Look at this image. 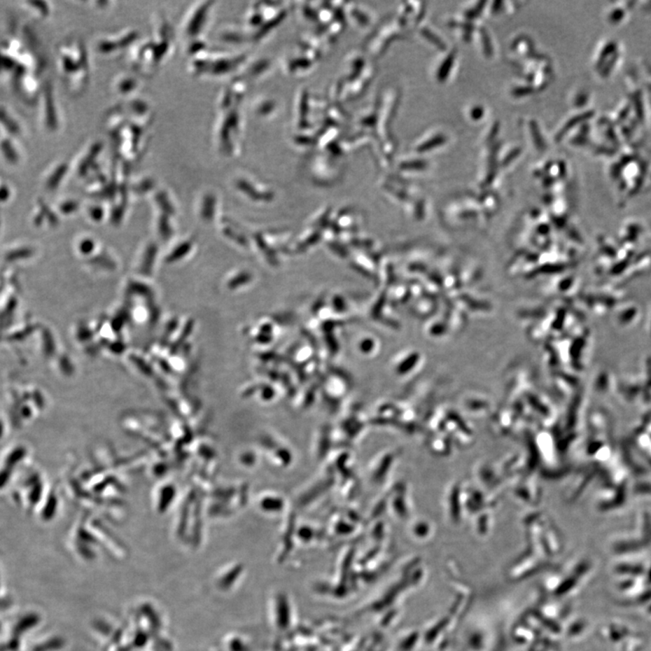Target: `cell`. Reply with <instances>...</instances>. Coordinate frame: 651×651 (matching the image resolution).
Returning a JSON list of instances; mask_svg holds the SVG:
<instances>
[{
	"label": "cell",
	"mask_w": 651,
	"mask_h": 651,
	"mask_svg": "<svg viewBox=\"0 0 651 651\" xmlns=\"http://www.w3.org/2000/svg\"><path fill=\"white\" fill-rule=\"evenodd\" d=\"M2 135H3V130L1 129V127H0V138L2 137Z\"/></svg>",
	"instance_id": "277c9868"
},
{
	"label": "cell",
	"mask_w": 651,
	"mask_h": 651,
	"mask_svg": "<svg viewBox=\"0 0 651 651\" xmlns=\"http://www.w3.org/2000/svg\"><path fill=\"white\" fill-rule=\"evenodd\" d=\"M0 159L10 166H17L21 162V150L14 137L2 135L0 138Z\"/></svg>",
	"instance_id": "6da1fadb"
},
{
	"label": "cell",
	"mask_w": 651,
	"mask_h": 651,
	"mask_svg": "<svg viewBox=\"0 0 651 651\" xmlns=\"http://www.w3.org/2000/svg\"><path fill=\"white\" fill-rule=\"evenodd\" d=\"M0 127L11 137L15 138L22 132V126L17 118L8 108L2 105H0Z\"/></svg>",
	"instance_id": "7a4b0ae2"
},
{
	"label": "cell",
	"mask_w": 651,
	"mask_h": 651,
	"mask_svg": "<svg viewBox=\"0 0 651 651\" xmlns=\"http://www.w3.org/2000/svg\"><path fill=\"white\" fill-rule=\"evenodd\" d=\"M24 5L27 6V8L29 9L31 13L40 18L48 17L51 12V9L46 2L31 1L24 3Z\"/></svg>",
	"instance_id": "3957f363"
}]
</instances>
